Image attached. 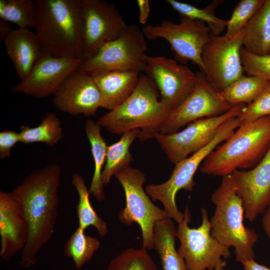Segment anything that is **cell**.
<instances>
[{
	"mask_svg": "<svg viewBox=\"0 0 270 270\" xmlns=\"http://www.w3.org/2000/svg\"><path fill=\"white\" fill-rule=\"evenodd\" d=\"M60 166L52 164L30 172L12 193L22 205L29 228L27 242L22 251L20 264L34 265L40 249L54 233L59 206Z\"/></svg>",
	"mask_w": 270,
	"mask_h": 270,
	"instance_id": "1",
	"label": "cell"
},
{
	"mask_svg": "<svg viewBox=\"0 0 270 270\" xmlns=\"http://www.w3.org/2000/svg\"><path fill=\"white\" fill-rule=\"evenodd\" d=\"M35 34L42 53L84 60L81 0H34Z\"/></svg>",
	"mask_w": 270,
	"mask_h": 270,
	"instance_id": "2",
	"label": "cell"
},
{
	"mask_svg": "<svg viewBox=\"0 0 270 270\" xmlns=\"http://www.w3.org/2000/svg\"><path fill=\"white\" fill-rule=\"evenodd\" d=\"M270 148V116L240 126L204 160L200 171L204 174L224 176L240 169L256 166Z\"/></svg>",
	"mask_w": 270,
	"mask_h": 270,
	"instance_id": "3",
	"label": "cell"
},
{
	"mask_svg": "<svg viewBox=\"0 0 270 270\" xmlns=\"http://www.w3.org/2000/svg\"><path fill=\"white\" fill-rule=\"evenodd\" d=\"M158 90L153 80L140 74L138 85L121 104L102 116L98 124L116 134L140 128L138 138L144 141L154 138L170 111L160 102Z\"/></svg>",
	"mask_w": 270,
	"mask_h": 270,
	"instance_id": "4",
	"label": "cell"
},
{
	"mask_svg": "<svg viewBox=\"0 0 270 270\" xmlns=\"http://www.w3.org/2000/svg\"><path fill=\"white\" fill-rule=\"evenodd\" d=\"M236 190L233 174L222 176L211 196L215 210L210 222L212 236L226 247H233L236 260L242 262L254 260V246L258 235L244 224V209Z\"/></svg>",
	"mask_w": 270,
	"mask_h": 270,
	"instance_id": "5",
	"label": "cell"
},
{
	"mask_svg": "<svg viewBox=\"0 0 270 270\" xmlns=\"http://www.w3.org/2000/svg\"><path fill=\"white\" fill-rule=\"evenodd\" d=\"M238 117L231 118L219 128L213 140L206 146L175 164L170 178L166 182L149 184L144 190L152 200L160 201L169 216L179 223L184 218L182 213L177 208L176 196L180 190L192 192L195 183L194 176L200 164L222 142L227 140L240 124Z\"/></svg>",
	"mask_w": 270,
	"mask_h": 270,
	"instance_id": "6",
	"label": "cell"
},
{
	"mask_svg": "<svg viewBox=\"0 0 270 270\" xmlns=\"http://www.w3.org/2000/svg\"><path fill=\"white\" fill-rule=\"evenodd\" d=\"M202 222L197 228H190L191 214L188 206L184 218L178 223L177 238L180 242L178 250L184 260L188 270H224L227 265L224 259L230 257L229 248L211 235V225L208 213L201 209Z\"/></svg>",
	"mask_w": 270,
	"mask_h": 270,
	"instance_id": "7",
	"label": "cell"
},
{
	"mask_svg": "<svg viewBox=\"0 0 270 270\" xmlns=\"http://www.w3.org/2000/svg\"><path fill=\"white\" fill-rule=\"evenodd\" d=\"M148 45L142 30L128 25L117 38L102 45L78 70L90 74L99 71H133L140 74L146 66Z\"/></svg>",
	"mask_w": 270,
	"mask_h": 270,
	"instance_id": "8",
	"label": "cell"
},
{
	"mask_svg": "<svg viewBox=\"0 0 270 270\" xmlns=\"http://www.w3.org/2000/svg\"><path fill=\"white\" fill-rule=\"evenodd\" d=\"M114 176L124 188L126 200L125 208L119 213V220L126 225L138 224L142 230V248L154 249L156 223L170 217L166 212L152 202L144 190L143 185L146 178L140 170L128 165L118 170Z\"/></svg>",
	"mask_w": 270,
	"mask_h": 270,
	"instance_id": "9",
	"label": "cell"
},
{
	"mask_svg": "<svg viewBox=\"0 0 270 270\" xmlns=\"http://www.w3.org/2000/svg\"><path fill=\"white\" fill-rule=\"evenodd\" d=\"M142 31L148 40L165 39L178 61L183 64L192 61L204 72L201 56L211 34L210 28L204 22L181 16L179 24L165 20L158 25H146Z\"/></svg>",
	"mask_w": 270,
	"mask_h": 270,
	"instance_id": "10",
	"label": "cell"
},
{
	"mask_svg": "<svg viewBox=\"0 0 270 270\" xmlns=\"http://www.w3.org/2000/svg\"><path fill=\"white\" fill-rule=\"evenodd\" d=\"M246 104L233 106L224 114L204 118L188 124L182 131L170 134L156 133L154 138L174 164L208 145L214 138L220 126L227 120L237 117Z\"/></svg>",
	"mask_w": 270,
	"mask_h": 270,
	"instance_id": "11",
	"label": "cell"
},
{
	"mask_svg": "<svg viewBox=\"0 0 270 270\" xmlns=\"http://www.w3.org/2000/svg\"><path fill=\"white\" fill-rule=\"evenodd\" d=\"M244 37V29L232 36L211 34L202 49L201 58L204 73L220 92L244 75L240 56Z\"/></svg>",
	"mask_w": 270,
	"mask_h": 270,
	"instance_id": "12",
	"label": "cell"
},
{
	"mask_svg": "<svg viewBox=\"0 0 270 270\" xmlns=\"http://www.w3.org/2000/svg\"><path fill=\"white\" fill-rule=\"evenodd\" d=\"M195 86L186 100L170 112L162 124L158 132L170 134L178 132L182 126L196 120L220 116L232 106L211 84L202 72H196Z\"/></svg>",
	"mask_w": 270,
	"mask_h": 270,
	"instance_id": "13",
	"label": "cell"
},
{
	"mask_svg": "<svg viewBox=\"0 0 270 270\" xmlns=\"http://www.w3.org/2000/svg\"><path fill=\"white\" fill-rule=\"evenodd\" d=\"M80 12L84 60L118 38L128 26L116 6L104 0H81Z\"/></svg>",
	"mask_w": 270,
	"mask_h": 270,
	"instance_id": "14",
	"label": "cell"
},
{
	"mask_svg": "<svg viewBox=\"0 0 270 270\" xmlns=\"http://www.w3.org/2000/svg\"><path fill=\"white\" fill-rule=\"evenodd\" d=\"M146 74L154 82L160 94V102L172 112L189 96L197 76L188 67L164 56L147 55Z\"/></svg>",
	"mask_w": 270,
	"mask_h": 270,
	"instance_id": "15",
	"label": "cell"
},
{
	"mask_svg": "<svg viewBox=\"0 0 270 270\" xmlns=\"http://www.w3.org/2000/svg\"><path fill=\"white\" fill-rule=\"evenodd\" d=\"M83 61L80 58H58L42 53L29 74L15 85L12 90L38 98L54 94Z\"/></svg>",
	"mask_w": 270,
	"mask_h": 270,
	"instance_id": "16",
	"label": "cell"
},
{
	"mask_svg": "<svg viewBox=\"0 0 270 270\" xmlns=\"http://www.w3.org/2000/svg\"><path fill=\"white\" fill-rule=\"evenodd\" d=\"M53 104L60 112L76 116H94L102 106L101 92L92 76L77 70L62 83L54 94Z\"/></svg>",
	"mask_w": 270,
	"mask_h": 270,
	"instance_id": "17",
	"label": "cell"
},
{
	"mask_svg": "<svg viewBox=\"0 0 270 270\" xmlns=\"http://www.w3.org/2000/svg\"><path fill=\"white\" fill-rule=\"evenodd\" d=\"M232 174L236 194L242 202L244 218L252 222L270 204V148L254 168L238 170Z\"/></svg>",
	"mask_w": 270,
	"mask_h": 270,
	"instance_id": "18",
	"label": "cell"
},
{
	"mask_svg": "<svg viewBox=\"0 0 270 270\" xmlns=\"http://www.w3.org/2000/svg\"><path fill=\"white\" fill-rule=\"evenodd\" d=\"M29 228L23 208L12 192H0V256L10 260L22 251Z\"/></svg>",
	"mask_w": 270,
	"mask_h": 270,
	"instance_id": "19",
	"label": "cell"
},
{
	"mask_svg": "<svg viewBox=\"0 0 270 270\" xmlns=\"http://www.w3.org/2000/svg\"><path fill=\"white\" fill-rule=\"evenodd\" d=\"M140 74L119 70L99 71L90 74L102 94V108L110 111L123 103L136 88Z\"/></svg>",
	"mask_w": 270,
	"mask_h": 270,
	"instance_id": "20",
	"label": "cell"
},
{
	"mask_svg": "<svg viewBox=\"0 0 270 270\" xmlns=\"http://www.w3.org/2000/svg\"><path fill=\"white\" fill-rule=\"evenodd\" d=\"M6 53L20 80L25 79L42 54L35 33L18 28L4 41Z\"/></svg>",
	"mask_w": 270,
	"mask_h": 270,
	"instance_id": "21",
	"label": "cell"
},
{
	"mask_svg": "<svg viewBox=\"0 0 270 270\" xmlns=\"http://www.w3.org/2000/svg\"><path fill=\"white\" fill-rule=\"evenodd\" d=\"M176 229L172 218L157 222L154 226L153 242L162 270H188L184 258L176 250Z\"/></svg>",
	"mask_w": 270,
	"mask_h": 270,
	"instance_id": "22",
	"label": "cell"
},
{
	"mask_svg": "<svg viewBox=\"0 0 270 270\" xmlns=\"http://www.w3.org/2000/svg\"><path fill=\"white\" fill-rule=\"evenodd\" d=\"M244 30L245 50L256 55L270 54V0H265Z\"/></svg>",
	"mask_w": 270,
	"mask_h": 270,
	"instance_id": "23",
	"label": "cell"
},
{
	"mask_svg": "<svg viewBox=\"0 0 270 270\" xmlns=\"http://www.w3.org/2000/svg\"><path fill=\"white\" fill-rule=\"evenodd\" d=\"M84 130L90 144L94 164V172L88 191L98 200L101 201L105 199L102 174L106 163L108 146L101 135V126L97 122L87 120Z\"/></svg>",
	"mask_w": 270,
	"mask_h": 270,
	"instance_id": "24",
	"label": "cell"
},
{
	"mask_svg": "<svg viewBox=\"0 0 270 270\" xmlns=\"http://www.w3.org/2000/svg\"><path fill=\"white\" fill-rule=\"evenodd\" d=\"M140 133V130L134 129L122 134L117 142L108 146L106 163L102 174V180L104 185L110 182V178L120 168L134 160L130 152V148Z\"/></svg>",
	"mask_w": 270,
	"mask_h": 270,
	"instance_id": "25",
	"label": "cell"
},
{
	"mask_svg": "<svg viewBox=\"0 0 270 270\" xmlns=\"http://www.w3.org/2000/svg\"><path fill=\"white\" fill-rule=\"evenodd\" d=\"M72 183L78 195L76 206L78 226L85 230L89 226H94L101 236H105L108 232L106 222L96 212L90 201V192L82 176L78 174L72 176Z\"/></svg>",
	"mask_w": 270,
	"mask_h": 270,
	"instance_id": "26",
	"label": "cell"
},
{
	"mask_svg": "<svg viewBox=\"0 0 270 270\" xmlns=\"http://www.w3.org/2000/svg\"><path fill=\"white\" fill-rule=\"evenodd\" d=\"M20 142L25 144L44 142L49 146L57 144L62 138L59 118L54 113H48L40 124L34 128L22 125L20 128Z\"/></svg>",
	"mask_w": 270,
	"mask_h": 270,
	"instance_id": "27",
	"label": "cell"
},
{
	"mask_svg": "<svg viewBox=\"0 0 270 270\" xmlns=\"http://www.w3.org/2000/svg\"><path fill=\"white\" fill-rule=\"evenodd\" d=\"M268 80L244 74L238 78L222 92L221 94L232 106L240 104H249L260 92Z\"/></svg>",
	"mask_w": 270,
	"mask_h": 270,
	"instance_id": "28",
	"label": "cell"
},
{
	"mask_svg": "<svg viewBox=\"0 0 270 270\" xmlns=\"http://www.w3.org/2000/svg\"><path fill=\"white\" fill-rule=\"evenodd\" d=\"M166 2L180 16L204 22L214 36H219L226 28L227 20L218 18L215 14V9L221 2L220 0L212 2L204 8L176 0H166Z\"/></svg>",
	"mask_w": 270,
	"mask_h": 270,
	"instance_id": "29",
	"label": "cell"
},
{
	"mask_svg": "<svg viewBox=\"0 0 270 270\" xmlns=\"http://www.w3.org/2000/svg\"><path fill=\"white\" fill-rule=\"evenodd\" d=\"M100 245L97 238L86 235L84 230L78 226L66 242L64 252L72 260L76 268L80 270L91 260Z\"/></svg>",
	"mask_w": 270,
	"mask_h": 270,
	"instance_id": "30",
	"label": "cell"
},
{
	"mask_svg": "<svg viewBox=\"0 0 270 270\" xmlns=\"http://www.w3.org/2000/svg\"><path fill=\"white\" fill-rule=\"evenodd\" d=\"M0 18L15 24L18 28H34V0H0Z\"/></svg>",
	"mask_w": 270,
	"mask_h": 270,
	"instance_id": "31",
	"label": "cell"
},
{
	"mask_svg": "<svg viewBox=\"0 0 270 270\" xmlns=\"http://www.w3.org/2000/svg\"><path fill=\"white\" fill-rule=\"evenodd\" d=\"M107 270H158L147 250L130 248L110 262Z\"/></svg>",
	"mask_w": 270,
	"mask_h": 270,
	"instance_id": "32",
	"label": "cell"
},
{
	"mask_svg": "<svg viewBox=\"0 0 270 270\" xmlns=\"http://www.w3.org/2000/svg\"><path fill=\"white\" fill-rule=\"evenodd\" d=\"M265 0H241L236 5L230 19L227 20L225 35L232 36L242 30L260 9Z\"/></svg>",
	"mask_w": 270,
	"mask_h": 270,
	"instance_id": "33",
	"label": "cell"
},
{
	"mask_svg": "<svg viewBox=\"0 0 270 270\" xmlns=\"http://www.w3.org/2000/svg\"><path fill=\"white\" fill-rule=\"evenodd\" d=\"M270 116V82L268 81L260 92L250 104L246 106L237 116L241 124Z\"/></svg>",
	"mask_w": 270,
	"mask_h": 270,
	"instance_id": "34",
	"label": "cell"
},
{
	"mask_svg": "<svg viewBox=\"0 0 270 270\" xmlns=\"http://www.w3.org/2000/svg\"><path fill=\"white\" fill-rule=\"evenodd\" d=\"M240 56L244 72L248 76L259 77L270 82V54L256 55L242 47Z\"/></svg>",
	"mask_w": 270,
	"mask_h": 270,
	"instance_id": "35",
	"label": "cell"
},
{
	"mask_svg": "<svg viewBox=\"0 0 270 270\" xmlns=\"http://www.w3.org/2000/svg\"><path fill=\"white\" fill-rule=\"evenodd\" d=\"M20 142L19 132L12 130H4L0 132V157L1 159L9 158L10 150Z\"/></svg>",
	"mask_w": 270,
	"mask_h": 270,
	"instance_id": "36",
	"label": "cell"
},
{
	"mask_svg": "<svg viewBox=\"0 0 270 270\" xmlns=\"http://www.w3.org/2000/svg\"><path fill=\"white\" fill-rule=\"evenodd\" d=\"M136 2L139 10V22L142 24L146 25L150 11L149 0H138Z\"/></svg>",
	"mask_w": 270,
	"mask_h": 270,
	"instance_id": "37",
	"label": "cell"
},
{
	"mask_svg": "<svg viewBox=\"0 0 270 270\" xmlns=\"http://www.w3.org/2000/svg\"><path fill=\"white\" fill-rule=\"evenodd\" d=\"M241 263L244 270H270V268L258 263L254 260H244Z\"/></svg>",
	"mask_w": 270,
	"mask_h": 270,
	"instance_id": "38",
	"label": "cell"
},
{
	"mask_svg": "<svg viewBox=\"0 0 270 270\" xmlns=\"http://www.w3.org/2000/svg\"><path fill=\"white\" fill-rule=\"evenodd\" d=\"M14 29L10 26L8 22L1 20L0 22V40L4 41L14 31Z\"/></svg>",
	"mask_w": 270,
	"mask_h": 270,
	"instance_id": "39",
	"label": "cell"
},
{
	"mask_svg": "<svg viewBox=\"0 0 270 270\" xmlns=\"http://www.w3.org/2000/svg\"><path fill=\"white\" fill-rule=\"evenodd\" d=\"M262 224L265 233L270 240V204L263 214Z\"/></svg>",
	"mask_w": 270,
	"mask_h": 270,
	"instance_id": "40",
	"label": "cell"
}]
</instances>
